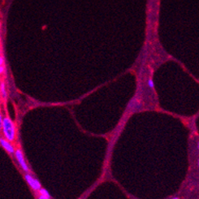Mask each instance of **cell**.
Listing matches in <instances>:
<instances>
[{"label": "cell", "instance_id": "cell-1", "mask_svg": "<svg viewBox=\"0 0 199 199\" xmlns=\"http://www.w3.org/2000/svg\"><path fill=\"white\" fill-rule=\"evenodd\" d=\"M2 131L6 140L13 141L16 138V127L10 118L5 117L3 119Z\"/></svg>", "mask_w": 199, "mask_h": 199}, {"label": "cell", "instance_id": "cell-2", "mask_svg": "<svg viewBox=\"0 0 199 199\" xmlns=\"http://www.w3.org/2000/svg\"><path fill=\"white\" fill-rule=\"evenodd\" d=\"M14 154H15V156H16V159H17L18 163L20 164V166L21 167V168L25 172H28L29 169H28V165H27V163L25 162V159H24V157L22 151L20 149H18L17 150H15Z\"/></svg>", "mask_w": 199, "mask_h": 199}, {"label": "cell", "instance_id": "cell-3", "mask_svg": "<svg viewBox=\"0 0 199 199\" xmlns=\"http://www.w3.org/2000/svg\"><path fill=\"white\" fill-rule=\"evenodd\" d=\"M24 178H25V180L28 184V185L33 188V190L38 191V190H39L40 188H42L40 182L37 179H35L34 177H32L30 174H25Z\"/></svg>", "mask_w": 199, "mask_h": 199}, {"label": "cell", "instance_id": "cell-4", "mask_svg": "<svg viewBox=\"0 0 199 199\" xmlns=\"http://www.w3.org/2000/svg\"><path fill=\"white\" fill-rule=\"evenodd\" d=\"M0 145L3 146V148L5 149L6 151H7L9 154H14L15 153V149L14 146L12 145L11 141H7L4 138H0Z\"/></svg>", "mask_w": 199, "mask_h": 199}, {"label": "cell", "instance_id": "cell-5", "mask_svg": "<svg viewBox=\"0 0 199 199\" xmlns=\"http://www.w3.org/2000/svg\"><path fill=\"white\" fill-rule=\"evenodd\" d=\"M39 193H40V195H42V196H45V197H47V198H50V194L48 193V191L46 189L41 188L39 189Z\"/></svg>", "mask_w": 199, "mask_h": 199}, {"label": "cell", "instance_id": "cell-6", "mask_svg": "<svg viewBox=\"0 0 199 199\" xmlns=\"http://www.w3.org/2000/svg\"><path fill=\"white\" fill-rule=\"evenodd\" d=\"M0 90H1V94L3 95V97L5 99L6 97H7V90H6L4 83L1 84V85H0Z\"/></svg>", "mask_w": 199, "mask_h": 199}, {"label": "cell", "instance_id": "cell-7", "mask_svg": "<svg viewBox=\"0 0 199 199\" xmlns=\"http://www.w3.org/2000/svg\"><path fill=\"white\" fill-rule=\"evenodd\" d=\"M148 85H149V86L151 89H153V88H154V87H155V85H154V81H153V80H152V79H149V81H148Z\"/></svg>", "mask_w": 199, "mask_h": 199}, {"label": "cell", "instance_id": "cell-8", "mask_svg": "<svg viewBox=\"0 0 199 199\" xmlns=\"http://www.w3.org/2000/svg\"><path fill=\"white\" fill-rule=\"evenodd\" d=\"M3 116L0 114V130H2V124H3Z\"/></svg>", "mask_w": 199, "mask_h": 199}, {"label": "cell", "instance_id": "cell-9", "mask_svg": "<svg viewBox=\"0 0 199 199\" xmlns=\"http://www.w3.org/2000/svg\"><path fill=\"white\" fill-rule=\"evenodd\" d=\"M3 63H4V60H3V57H1V56H0V66H3Z\"/></svg>", "mask_w": 199, "mask_h": 199}, {"label": "cell", "instance_id": "cell-10", "mask_svg": "<svg viewBox=\"0 0 199 199\" xmlns=\"http://www.w3.org/2000/svg\"><path fill=\"white\" fill-rule=\"evenodd\" d=\"M4 72V67L3 66H0V75L3 74Z\"/></svg>", "mask_w": 199, "mask_h": 199}, {"label": "cell", "instance_id": "cell-11", "mask_svg": "<svg viewBox=\"0 0 199 199\" xmlns=\"http://www.w3.org/2000/svg\"><path fill=\"white\" fill-rule=\"evenodd\" d=\"M38 199H50V198H47V197H45V196H42V195H40Z\"/></svg>", "mask_w": 199, "mask_h": 199}, {"label": "cell", "instance_id": "cell-12", "mask_svg": "<svg viewBox=\"0 0 199 199\" xmlns=\"http://www.w3.org/2000/svg\"><path fill=\"white\" fill-rule=\"evenodd\" d=\"M171 199H180L179 198H171Z\"/></svg>", "mask_w": 199, "mask_h": 199}]
</instances>
